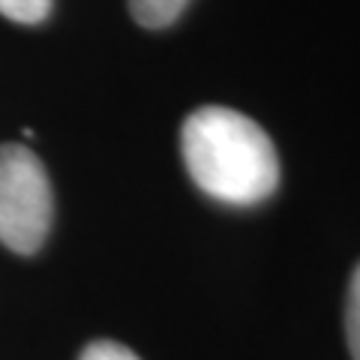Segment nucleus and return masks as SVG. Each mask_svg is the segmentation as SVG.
Instances as JSON below:
<instances>
[{
  "instance_id": "obj_1",
  "label": "nucleus",
  "mask_w": 360,
  "mask_h": 360,
  "mask_svg": "<svg viewBox=\"0 0 360 360\" xmlns=\"http://www.w3.org/2000/svg\"><path fill=\"white\" fill-rule=\"evenodd\" d=\"M180 150L195 186L225 205H258L274 195L279 184V160L270 135L234 108H195L180 129Z\"/></svg>"
},
{
  "instance_id": "obj_2",
  "label": "nucleus",
  "mask_w": 360,
  "mask_h": 360,
  "mask_svg": "<svg viewBox=\"0 0 360 360\" xmlns=\"http://www.w3.org/2000/svg\"><path fill=\"white\" fill-rule=\"evenodd\" d=\"M51 184L37 153L25 144H0V243L33 255L51 229Z\"/></svg>"
},
{
  "instance_id": "obj_3",
  "label": "nucleus",
  "mask_w": 360,
  "mask_h": 360,
  "mask_svg": "<svg viewBox=\"0 0 360 360\" xmlns=\"http://www.w3.org/2000/svg\"><path fill=\"white\" fill-rule=\"evenodd\" d=\"M189 0H129V13L141 27H168L186 9Z\"/></svg>"
},
{
  "instance_id": "obj_4",
  "label": "nucleus",
  "mask_w": 360,
  "mask_h": 360,
  "mask_svg": "<svg viewBox=\"0 0 360 360\" xmlns=\"http://www.w3.org/2000/svg\"><path fill=\"white\" fill-rule=\"evenodd\" d=\"M54 0H0V15L15 25H39L49 18Z\"/></svg>"
},
{
  "instance_id": "obj_5",
  "label": "nucleus",
  "mask_w": 360,
  "mask_h": 360,
  "mask_svg": "<svg viewBox=\"0 0 360 360\" xmlns=\"http://www.w3.org/2000/svg\"><path fill=\"white\" fill-rule=\"evenodd\" d=\"M345 340L348 352L354 360H360V264L348 285V307H345Z\"/></svg>"
},
{
  "instance_id": "obj_6",
  "label": "nucleus",
  "mask_w": 360,
  "mask_h": 360,
  "mask_svg": "<svg viewBox=\"0 0 360 360\" xmlns=\"http://www.w3.org/2000/svg\"><path fill=\"white\" fill-rule=\"evenodd\" d=\"M82 360H141L132 348L120 345V342H111V340H96L90 342L84 352H82Z\"/></svg>"
}]
</instances>
